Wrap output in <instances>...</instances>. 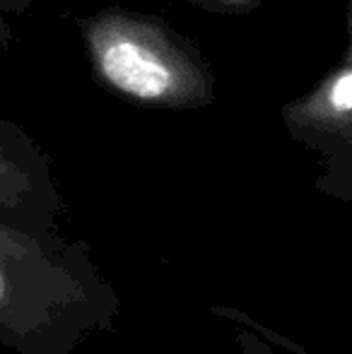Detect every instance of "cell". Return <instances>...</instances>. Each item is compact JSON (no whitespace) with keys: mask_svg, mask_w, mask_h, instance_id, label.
I'll return each instance as SVG.
<instances>
[{"mask_svg":"<svg viewBox=\"0 0 352 354\" xmlns=\"http://www.w3.org/2000/svg\"><path fill=\"white\" fill-rule=\"evenodd\" d=\"M87 41L97 73L126 97L140 102H178L191 92V68L145 24L104 17L87 29Z\"/></svg>","mask_w":352,"mask_h":354,"instance_id":"obj_1","label":"cell"},{"mask_svg":"<svg viewBox=\"0 0 352 354\" xmlns=\"http://www.w3.org/2000/svg\"><path fill=\"white\" fill-rule=\"evenodd\" d=\"M53 253L37 234L0 222V345L44 354L53 326Z\"/></svg>","mask_w":352,"mask_h":354,"instance_id":"obj_2","label":"cell"},{"mask_svg":"<svg viewBox=\"0 0 352 354\" xmlns=\"http://www.w3.org/2000/svg\"><path fill=\"white\" fill-rule=\"evenodd\" d=\"M46 203L48 186L37 149L0 118V222L37 234Z\"/></svg>","mask_w":352,"mask_h":354,"instance_id":"obj_3","label":"cell"},{"mask_svg":"<svg viewBox=\"0 0 352 354\" xmlns=\"http://www.w3.org/2000/svg\"><path fill=\"white\" fill-rule=\"evenodd\" d=\"M321 104L333 116H352V68L333 77L321 94Z\"/></svg>","mask_w":352,"mask_h":354,"instance_id":"obj_4","label":"cell"},{"mask_svg":"<svg viewBox=\"0 0 352 354\" xmlns=\"http://www.w3.org/2000/svg\"><path fill=\"white\" fill-rule=\"evenodd\" d=\"M27 0H0V10H17Z\"/></svg>","mask_w":352,"mask_h":354,"instance_id":"obj_5","label":"cell"},{"mask_svg":"<svg viewBox=\"0 0 352 354\" xmlns=\"http://www.w3.org/2000/svg\"><path fill=\"white\" fill-rule=\"evenodd\" d=\"M0 32H3V24H0Z\"/></svg>","mask_w":352,"mask_h":354,"instance_id":"obj_6","label":"cell"},{"mask_svg":"<svg viewBox=\"0 0 352 354\" xmlns=\"http://www.w3.org/2000/svg\"><path fill=\"white\" fill-rule=\"evenodd\" d=\"M230 3H237V0H230Z\"/></svg>","mask_w":352,"mask_h":354,"instance_id":"obj_7","label":"cell"}]
</instances>
